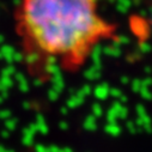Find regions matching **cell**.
<instances>
[{
    "instance_id": "1",
    "label": "cell",
    "mask_w": 152,
    "mask_h": 152,
    "mask_svg": "<svg viewBox=\"0 0 152 152\" xmlns=\"http://www.w3.org/2000/svg\"><path fill=\"white\" fill-rule=\"evenodd\" d=\"M16 22L30 55L55 61L66 71L82 67L116 32L101 16L98 0H20Z\"/></svg>"
}]
</instances>
